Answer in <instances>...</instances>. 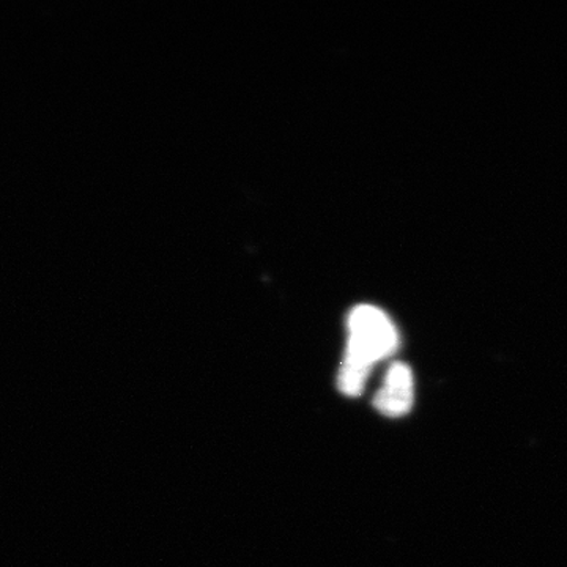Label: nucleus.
I'll use <instances>...</instances> for the list:
<instances>
[{
    "label": "nucleus",
    "mask_w": 567,
    "mask_h": 567,
    "mask_svg": "<svg viewBox=\"0 0 567 567\" xmlns=\"http://www.w3.org/2000/svg\"><path fill=\"white\" fill-rule=\"evenodd\" d=\"M347 330L349 342L339 374V388L342 393L354 398L363 393L374 364L395 352L399 334L390 317L372 305L357 306L347 320Z\"/></svg>",
    "instance_id": "f257e3e1"
},
{
    "label": "nucleus",
    "mask_w": 567,
    "mask_h": 567,
    "mask_svg": "<svg viewBox=\"0 0 567 567\" xmlns=\"http://www.w3.org/2000/svg\"><path fill=\"white\" fill-rule=\"evenodd\" d=\"M415 402V379L412 369L404 363H394L388 369L383 385L374 399L375 409L382 415L404 416Z\"/></svg>",
    "instance_id": "f03ea898"
}]
</instances>
